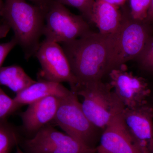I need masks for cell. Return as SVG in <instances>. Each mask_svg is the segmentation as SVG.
<instances>
[{
	"mask_svg": "<svg viewBox=\"0 0 153 153\" xmlns=\"http://www.w3.org/2000/svg\"><path fill=\"white\" fill-rule=\"evenodd\" d=\"M44 11L45 39L67 43L91 32L89 23L81 15H75L56 0H49L42 7Z\"/></svg>",
	"mask_w": 153,
	"mask_h": 153,
	"instance_id": "5",
	"label": "cell"
},
{
	"mask_svg": "<svg viewBox=\"0 0 153 153\" xmlns=\"http://www.w3.org/2000/svg\"><path fill=\"white\" fill-rule=\"evenodd\" d=\"M137 57L143 67L153 69V38H149Z\"/></svg>",
	"mask_w": 153,
	"mask_h": 153,
	"instance_id": "20",
	"label": "cell"
},
{
	"mask_svg": "<svg viewBox=\"0 0 153 153\" xmlns=\"http://www.w3.org/2000/svg\"><path fill=\"white\" fill-rule=\"evenodd\" d=\"M0 17L14 33L25 58L36 55L43 36L44 16L43 9L26 0H4Z\"/></svg>",
	"mask_w": 153,
	"mask_h": 153,
	"instance_id": "2",
	"label": "cell"
},
{
	"mask_svg": "<svg viewBox=\"0 0 153 153\" xmlns=\"http://www.w3.org/2000/svg\"><path fill=\"white\" fill-rule=\"evenodd\" d=\"M151 1L152 0H129L130 14L132 18L144 22L147 16Z\"/></svg>",
	"mask_w": 153,
	"mask_h": 153,
	"instance_id": "18",
	"label": "cell"
},
{
	"mask_svg": "<svg viewBox=\"0 0 153 153\" xmlns=\"http://www.w3.org/2000/svg\"><path fill=\"white\" fill-rule=\"evenodd\" d=\"M97 147L109 153H142L126 127L122 114L103 130Z\"/></svg>",
	"mask_w": 153,
	"mask_h": 153,
	"instance_id": "11",
	"label": "cell"
},
{
	"mask_svg": "<svg viewBox=\"0 0 153 153\" xmlns=\"http://www.w3.org/2000/svg\"><path fill=\"white\" fill-rule=\"evenodd\" d=\"M26 1L36 5L42 7L49 0H26Z\"/></svg>",
	"mask_w": 153,
	"mask_h": 153,
	"instance_id": "25",
	"label": "cell"
},
{
	"mask_svg": "<svg viewBox=\"0 0 153 153\" xmlns=\"http://www.w3.org/2000/svg\"><path fill=\"white\" fill-rule=\"evenodd\" d=\"M144 22L146 23L153 22V0L151 1L150 6L148 12L147 16Z\"/></svg>",
	"mask_w": 153,
	"mask_h": 153,
	"instance_id": "23",
	"label": "cell"
},
{
	"mask_svg": "<svg viewBox=\"0 0 153 153\" xmlns=\"http://www.w3.org/2000/svg\"><path fill=\"white\" fill-rule=\"evenodd\" d=\"M119 7L104 0H95L92 8L91 23L95 24L99 33L103 35L114 34L122 21Z\"/></svg>",
	"mask_w": 153,
	"mask_h": 153,
	"instance_id": "14",
	"label": "cell"
},
{
	"mask_svg": "<svg viewBox=\"0 0 153 153\" xmlns=\"http://www.w3.org/2000/svg\"><path fill=\"white\" fill-rule=\"evenodd\" d=\"M53 121L67 134L88 147L96 149V129L98 128L85 115L75 92L71 91L68 95L60 99Z\"/></svg>",
	"mask_w": 153,
	"mask_h": 153,
	"instance_id": "6",
	"label": "cell"
},
{
	"mask_svg": "<svg viewBox=\"0 0 153 153\" xmlns=\"http://www.w3.org/2000/svg\"><path fill=\"white\" fill-rule=\"evenodd\" d=\"M23 146L27 153H97V149L88 147L47 125L24 141Z\"/></svg>",
	"mask_w": 153,
	"mask_h": 153,
	"instance_id": "8",
	"label": "cell"
},
{
	"mask_svg": "<svg viewBox=\"0 0 153 153\" xmlns=\"http://www.w3.org/2000/svg\"><path fill=\"white\" fill-rule=\"evenodd\" d=\"M19 135L13 126L5 120H0V153H10L19 144Z\"/></svg>",
	"mask_w": 153,
	"mask_h": 153,
	"instance_id": "16",
	"label": "cell"
},
{
	"mask_svg": "<svg viewBox=\"0 0 153 153\" xmlns=\"http://www.w3.org/2000/svg\"><path fill=\"white\" fill-rule=\"evenodd\" d=\"M126 127L142 153H153V114L143 105L125 108L122 114Z\"/></svg>",
	"mask_w": 153,
	"mask_h": 153,
	"instance_id": "10",
	"label": "cell"
},
{
	"mask_svg": "<svg viewBox=\"0 0 153 153\" xmlns=\"http://www.w3.org/2000/svg\"><path fill=\"white\" fill-rule=\"evenodd\" d=\"M112 37V34L103 35L91 31L74 41L61 44L72 73L78 81L77 87L100 80L106 73Z\"/></svg>",
	"mask_w": 153,
	"mask_h": 153,
	"instance_id": "1",
	"label": "cell"
},
{
	"mask_svg": "<svg viewBox=\"0 0 153 153\" xmlns=\"http://www.w3.org/2000/svg\"><path fill=\"white\" fill-rule=\"evenodd\" d=\"M64 5L75 8L88 23H91L92 8L95 0H56Z\"/></svg>",
	"mask_w": 153,
	"mask_h": 153,
	"instance_id": "17",
	"label": "cell"
},
{
	"mask_svg": "<svg viewBox=\"0 0 153 153\" xmlns=\"http://www.w3.org/2000/svg\"><path fill=\"white\" fill-rule=\"evenodd\" d=\"M4 2L3 0H0V11L2 9L3 6H4Z\"/></svg>",
	"mask_w": 153,
	"mask_h": 153,
	"instance_id": "28",
	"label": "cell"
},
{
	"mask_svg": "<svg viewBox=\"0 0 153 153\" xmlns=\"http://www.w3.org/2000/svg\"><path fill=\"white\" fill-rule=\"evenodd\" d=\"M16 153H25L22 150V149L19 147V144L16 146Z\"/></svg>",
	"mask_w": 153,
	"mask_h": 153,
	"instance_id": "26",
	"label": "cell"
},
{
	"mask_svg": "<svg viewBox=\"0 0 153 153\" xmlns=\"http://www.w3.org/2000/svg\"><path fill=\"white\" fill-rule=\"evenodd\" d=\"M60 99L49 96L28 105L27 109L20 115L25 131L35 134L39 130L53 121Z\"/></svg>",
	"mask_w": 153,
	"mask_h": 153,
	"instance_id": "12",
	"label": "cell"
},
{
	"mask_svg": "<svg viewBox=\"0 0 153 153\" xmlns=\"http://www.w3.org/2000/svg\"><path fill=\"white\" fill-rule=\"evenodd\" d=\"M20 107L14 99L7 95L0 88V120H5Z\"/></svg>",
	"mask_w": 153,
	"mask_h": 153,
	"instance_id": "19",
	"label": "cell"
},
{
	"mask_svg": "<svg viewBox=\"0 0 153 153\" xmlns=\"http://www.w3.org/2000/svg\"><path fill=\"white\" fill-rule=\"evenodd\" d=\"M74 92L82 97V110L98 128L104 130L126 108L109 83H103L101 79L79 85Z\"/></svg>",
	"mask_w": 153,
	"mask_h": 153,
	"instance_id": "3",
	"label": "cell"
},
{
	"mask_svg": "<svg viewBox=\"0 0 153 153\" xmlns=\"http://www.w3.org/2000/svg\"><path fill=\"white\" fill-rule=\"evenodd\" d=\"M71 91L61 83L41 80L36 81L16 94L13 99L17 104L21 107L49 96L62 98L68 95Z\"/></svg>",
	"mask_w": 153,
	"mask_h": 153,
	"instance_id": "13",
	"label": "cell"
},
{
	"mask_svg": "<svg viewBox=\"0 0 153 153\" xmlns=\"http://www.w3.org/2000/svg\"><path fill=\"white\" fill-rule=\"evenodd\" d=\"M3 22L2 19L1 18V17H0V23H1V22Z\"/></svg>",
	"mask_w": 153,
	"mask_h": 153,
	"instance_id": "29",
	"label": "cell"
},
{
	"mask_svg": "<svg viewBox=\"0 0 153 153\" xmlns=\"http://www.w3.org/2000/svg\"><path fill=\"white\" fill-rule=\"evenodd\" d=\"M17 45L18 43L14 37L9 42L0 44V68L9 53Z\"/></svg>",
	"mask_w": 153,
	"mask_h": 153,
	"instance_id": "21",
	"label": "cell"
},
{
	"mask_svg": "<svg viewBox=\"0 0 153 153\" xmlns=\"http://www.w3.org/2000/svg\"><path fill=\"white\" fill-rule=\"evenodd\" d=\"M104 1L107 2L119 7L120 6H123L125 4L127 0H104Z\"/></svg>",
	"mask_w": 153,
	"mask_h": 153,
	"instance_id": "24",
	"label": "cell"
},
{
	"mask_svg": "<svg viewBox=\"0 0 153 153\" xmlns=\"http://www.w3.org/2000/svg\"><path fill=\"white\" fill-rule=\"evenodd\" d=\"M10 29L9 25L5 22L0 23V38L5 37Z\"/></svg>",
	"mask_w": 153,
	"mask_h": 153,
	"instance_id": "22",
	"label": "cell"
},
{
	"mask_svg": "<svg viewBox=\"0 0 153 153\" xmlns=\"http://www.w3.org/2000/svg\"><path fill=\"white\" fill-rule=\"evenodd\" d=\"M109 75L110 85L126 108L145 105L150 91L143 79L128 71L126 64L111 70Z\"/></svg>",
	"mask_w": 153,
	"mask_h": 153,
	"instance_id": "9",
	"label": "cell"
},
{
	"mask_svg": "<svg viewBox=\"0 0 153 153\" xmlns=\"http://www.w3.org/2000/svg\"><path fill=\"white\" fill-rule=\"evenodd\" d=\"M35 56L41 65V76L52 82H67L74 91L78 82L72 73L63 48L58 43L44 39L41 42Z\"/></svg>",
	"mask_w": 153,
	"mask_h": 153,
	"instance_id": "7",
	"label": "cell"
},
{
	"mask_svg": "<svg viewBox=\"0 0 153 153\" xmlns=\"http://www.w3.org/2000/svg\"><path fill=\"white\" fill-rule=\"evenodd\" d=\"M97 153H109L98 148H97Z\"/></svg>",
	"mask_w": 153,
	"mask_h": 153,
	"instance_id": "27",
	"label": "cell"
},
{
	"mask_svg": "<svg viewBox=\"0 0 153 153\" xmlns=\"http://www.w3.org/2000/svg\"><path fill=\"white\" fill-rule=\"evenodd\" d=\"M36 82L18 65L0 68V85L7 86L16 94Z\"/></svg>",
	"mask_w": 153,
	"mask_h": 153,
	"instance_id": "15",
	"label": "cell"
},
{
	"mask_svg": "<svg viewBox=\"0 0 153 153\" xmlns=\"http://www.w3.org/2000/svg\"><path fill=\"white\" fill-rule=\"evenodd\" d=\"M122 16L120 27L112 34L106 73L137 57L150 38L146 23L132 19L126 10Z\"/></svg>",
	"mask_w": 153,
	"mask_h": 153,
	"instance_id": "4",
	"label": "cell"
}]
</instances>
